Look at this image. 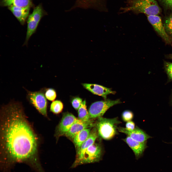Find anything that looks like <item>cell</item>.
Instances as JSON below:
<instances>
[{
    "instance_id": "23",
    "label": "cell",
    "mask_w": 172,
    "mask_h": 172,
    "mask_svg": "<svg viewBox=\"0 0 172 172\" xmlns=\"http://www.w3.org/2000/svg\"><path fill=\"white\" fill-rule=\"evenodd\" d=\"M164 67L169 79L172 80V63L165 62Z\"/></svg>"
},
{
    "instance_id": "2",
    "label": "cell",
    "mask_w": 172,
    "mask_h": 172,
    "mask_svg": "<svg viewBox=\"0 0 172 172\" xmlns=\"http://www.w3.org/2000/svg\"><path fill=\"white\" fill-rule=\"evenodd\" d=\"M123 12L132 11L137 14L143 13L147 16L157 15L161 11L155 0H129L128 6L122 8Z\"/></svg>"
},
{
    "instance_id": "3",
    "label": "cell",
    "mask_w": 172,
    "mask_h": 172,
    "mask_svg": "<svg viewBox=\"0 0 172 172\" xmlns=\"http://www.w3.org/2000/svg\"><path fill=\"white\" fill-rule=\"evenodd\" d=\"M96 128L98 135L105 140H109L117 134V125L121 122L116 117L108 118L101 117L98 118Z\"/></svg>"
},
{
    "instance_id": "18",
    "label": "cell",
    "mask_w": 172,
    "mask_h": 172,
    "mask_svg": "<svg viewBox=\"0 0 172 172\" xmlns=\"http://www.w3.org/2000/svg\"><path fill=\"white\" fill-rule=\"evenodd\" d=\"M78 119L85 122L91 121L88 111L85 100H84L78 109Z\"/></svg>"
},
{
    "instance_id": "17",
    "label": "cell",
    "mask_w": 172,
    "mask_h": 172,
    "mask_svg": "<svg viewBox=\"0 0 172 172\" xmlns=\"http://www.w3.org/2000/svg\"><path fill=\"white\" fill-rule=\"evenodd\" d=\"M91 131L90 128L84 129L77 134L73 139L77 151L79 149L82 143L88 138Z\"/></svg>"
},
{
    "instance_id": "20",
    "label": "cell",
    "mask_w": 172,
    "mask_h": 172,
    "mask_svg": "<svg viewBox=\"0 0 172 172\" xmlns=\"http://www.w3.org/2000/svg\"><path fill=\"white\" fill-rule=\"evenodd\" d=\"M163 25L165 30L167 34L172 37V15L167 18Z\"/></svg>"
},
{
    "instance_id": "26",
    "label": "cell",
    "mask_w": 172,
    "mask_h": 172,
    "mask_svg": "<svg viewBox=\"0 0 172 172\" xmlns=\"http://www.w3.org/2000/svg\"><path fill=\"white\" fill-rule=\"evenodd\" d=\"M126 129L128 130L131 131L134 130L135 127V124L132 121H130L127 122L125 125Z\"/></svg>"
},
{
    "instance_id": "24",
    "label": "cell",
    "mask_w": 172,
    "mask_h": 172,
    "mask_svg": "<svg viewBox=\"0 0 172 172\" xmlns=\"http://www.w3.org/2000/svg\"><path fill=\"white\" fill-rule=\"evenodd\" d=\"M83 102L82 99L78 97L74 98L71 101L73 107L76 110H78Z\"/></svg>"
},
{
    "instance_id": "19",
    "label": "cell",
    "mask_w": 172,
    "mask_h": 172,
    "mask_svg": "<svg viewBox=\"0 0 172 172\" xmlns=\"http://www.w3.org/2000/svg\"><path fill=\"white\" fill-rule=\"evenodd\" d=\"M63 108L62 102L59 100L53 101L51 103L50 108L51 111L54 113L58 114L61 112Z\"/></svg>"
},
{
    "instance_id": "28",
    "label": "cell",
    "mask_w": 172,
    "mask_h": 172,
    "mask_svg": "<svg viewBox=\"0 0 172 172\" xmlns=\"http://www.w3.org/2000/svg\"></svg>"
},
{
    "instance_id": "11",
    "label": "cell",
    "mask_w": 172,
    "mask_h": 172,
    "mask_svg": "<svg viewBox=\"0 0 172 172\" xmlns=\"http://www.w3.org/2000/svg\"><path fill=\"white\" fill-rule=\"evenodd\" d=\"M77 118L72 114L67 113L63 115L57 128V133L62 135L68 131Z\"/></svg>"
},
{
    "instance_id": "16",
    "label": "cell",
    "mask_w": 172,
    "mask_h": 172,
    "mask_svg": "<svg viewBox=\"0 0 172 172\" xmlns=\"http://www.w3.org/2000/svg\"><path fill=\"white\" fill-rule=\"evenodd\" d=\"M1 6L8 7L14 6L30 8L32 6V0H1Z\"/></svg>"
},
{
    "instance_id": "25",
    "label": "cell",
    "mask_w": 172,
    "mask_h": 172,
    "mask_svg": "<svg viewBox=\"0 0 172 172\" xmlns=\"http://www.w3.org/2000/svg\"><path fill=\"white\" fill-rule=\"evenodd\" d=\"M166 8L172 10V0H159Z\"/></svg>"
},
{
    "instance_id": "13",
    "label": "cell",
    "mask_w": 172,
    "mask_h": 172,
    "mask_svg": "<svg viewBox=\"0 0 172 172\" xmlns=\"http://www.w3.org/2000/svg\"><path fill=\"white\" fill-rule=\"evenodd\" d=\"M94 125V124L91 120L88 122H85L77 118L69 130L65 135L66 137L73 139L80 132L85 129L92 127Z\"/></svg>"
},
{
    "instance_id": "10",
    "label": "cell",
    "mask_w": 172,
    "mask_h": 172,
    "mask_svg": "<svg viewBox=\"0 0 172 172\" xmlns=\"http://www.w3.org/2000/svg\"><path fill=\"white\" fill-rule=\"evenodd\" d=\"M117 130L119 132L126 134L133 139L140 142H145L147 140L151 137L137 127L131 131H128L125 128L121 127H118Z\"/></svg>"
},
{
    "instance_id": "22",
    "label": "cell",
    "mask_w": 172,
    "mask_h": 172,
    "mask_svg": "<svg viewBox=\"0 0 172 172\" xmlns=\"http://www.w3.org/2000/svg\"><path fill=\"white\" fill-rule=\"evenodd\" d=\"M122 117L123 120L125 122L131 121L134 117V114L131 111L126 110L122 113Z\"/></svg>"
},
{
    "instance_id": "9",
    "label": "cell",
    "mask_w": 172,
    "mask_h": 172,
    "mask_svg": "<svg viewBox=\"0 0 172 172\" xmlns=\"http://www.w3.org/2000/svg\"><path fill=\"white\" fill-rule=\"evenodd\" d=\"M98 135L96 128H94L91 131L88 138L82 143L79 149L77 151L76 159L71 167H74L79 165L85 151L89 147L95 143L98 137Z\"/></svg>"
},
{
    "instance_id": "12",
    "label": "cell",
    "mask_w": 172,
    "mask_h": 172,
    "mask_svg": "<svg viewBox=\"0 0 172 172\" xmlns=\"http://www.w3.org/2000/svg\"><path fill=\"white\" fill-rule=\"evenodd\" d=\"M83 86L94 94L102 97L104 100L107 99L109 94H115L116 91L112 90L111 88L96 84L83 83Z\"/></svg>"
},
{
    "instance_id": "21",
    "label": "cell",
    "mask_w": 172,
    "mask_h": 172,
    "mask_svg": "<svg viewBox=\"0 0 172 172\" xmlns=\"http://www.w3.org/2000/svg\"><path fill=\"white\" fill-rule=\"evenodd\" d=\"M45 94L47 99L51 101H53L56 97V93L54 89L49 88L45 90Z\"/></svg>"
},
{
    "instance_id": "6",
    "label": "cell",
    "mask_w": 172,
    "mask_h": 172,
    "mask_svg": "<svg viewBox=\"0 0 172 172\" xmlns=\"http://www.w3.org/2000/svg\"><path fill=\"white\" fill-rule=\"evenodd\" d=\"M122 103V102L119 99L112 100L107 99L104 100L94 102L91 105L89 109L90 118L94 119L102 117L110 108Z\"/></svg>"
},
{
    "instance_id": "8",
    "label": "cell",
    "mask_w": 172,
    "mask_h": 172,
    "mask_svg": "<svg viewBox=\"0 0 172 172\" xmlns=\"http://www.w3.org/2000/svg\"><path fill=\"white\" fill-rule=\"evenodd\" d=\"M148 20L154 29L167 44H172V38L166 32L161 17L157 15L147 16Z\"/></svg>"
},
{
    "instance_id": "1",
    "label": "cell",
    "mask_w": 172,
    "mask_h": 172,
    "mask_svg": "<svg viewBox=\"0 0 172 172\" xmlns=\"http://www.w3.org/2000/svg\"><path fill=\"white\" fill-rule=\"evenodd\" d=\"M21 103L11 101L0 114V167L10 172L17 163L28 165L37 172L44 170L39 160V141Z\"/></svg>"
},
{
    "instance_id": "7",
    "label": "cell",
    "mask_w": 172,
    "mask_h": 172,
    "mask_svg": "<svg viewBox=\"0 0 172 172\" xmlns=\"http://www.w3.org/2000/svg\"><path fill=\"white\" fill-rule=\"evenodd\" d=\"M103 153L101 145L94 143L86 150L79 165L99 162L101 160Z\"/></svg>"
},
{
    "instance_id": "15",
    "label": "cell",
    "mask_w": 172,
    "mask_h": 172,
    "mask_svg": "<svg viewBox=\"0 0 172 172\" xmlns=\"http://www.w3.org/2000/svg\"><path fill=\"white\" fill-rule=\"evenodd\" d=\"M8 8L21 24L23 25L29 16L30 8L11 6Z\"/></svg>"
},
{
    "instance_id": "14",
    "label": "cell",
    "mask_w": 172,
    "mask_h": 172,
    "mask_svg": "<svg viewBox=\"0 0 172 172\" xmlns=\"http://www.w3.org/2000/svg\"><path fill=\"white\" fill-rule=\"evenodd\" d=\"M123 140L132 150L136 159L141 156L147 147L145 142L142 143L135 141L128 136Z\"/></svg>"
},
{
    "instance_id": "5",
    "label": "cell",
    "mask_w": 172,
    "mask_h": 172,
    "mask_svg": "<svg viewBox=\"0 0 172 172\" xmlns=\"http://www.w3.org/2000/svg\"><path fill=\"white\" fill-rule=\"evenodd\" d=\"M45 13L41 4L34 8L32 12L29 15L27 19V28L25 42L27 44L32 36L35 32L42 17Z\"/></svg>"
},
{
    "instance_id": "4",
    "label": "cell",
    "mask_w": 172,
    "mask_h": 172,
    "mask_svg": "<svg viewBox=\"0 0 172 172\" xmlns=\"http://www.w3.org/2000/svg\"><path fill=\"white\" fill-rule=\"evenodd\" d=\"M45 89L36 91H27V97L29 102L44 116L47 117V101L45 94Z\"/></svg>"
},
{
    "instance_id": "27",
    "label": "cell",
    "mask_w": 172,
    "mask_h": 172,
    "mask_svg": "<svg viewBox=\"0 0 172 172\" xmlns=\"http://www.w3.org/2000/svg\"><path fill=\"white\" fill-rule=\"evenodd\" d=\"M167 57L168 59H172V53L167 55Z\"/></svg>"
}]
</instances>
